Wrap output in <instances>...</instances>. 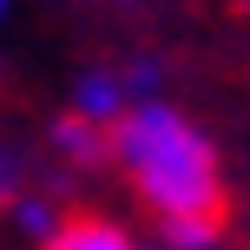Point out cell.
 <instances>
[{"instance_id": "7a4b0ae2", "label": "cell", "mask_w": 250, "mask_h": 250, "mask_svg": "<svg viewBox=\"0 0 250 250\" xmlns=\"http://www.w3.org/2000/svg\"><path fill=\"white\" fill-rule=\"evenodd\" d=\"M40 250H138V244H132V230H125L119 217H105V211H66L60 230Z\"/></svg>"}, {"instance_id": "3957f363", "label": "cell", "mask_w": 250, "mask_h": 250, "mask_svg": "<svg viewBox=\"0 0 250 250\" xmlns=\"http://www.w3.org/2000/svg\"><path fill=\"white\" fill-rule=\"evenodd\" d=\"M7 198H13V158L0 151V211H7Z\"/></svg>"}, {"instance_id": "6da1fadb", "label": "cell", "mask_w": 250, "mask_h": 250, "mask_svg": "<svg viewBox=\"0 0 250 250\" xmlns=\"http://www.w3.org/2000/svg\"><path fill=\"white\" fill-rule=\"evenodd\" d=\"M105 158L119 165V178L132 185V198L151 211V224L165 230V244L211 250L224 237L230 191H224L217 145L178 112V105H165V99L125 105L119 125L105 132Z\"/></svg>"}]
</instances>
